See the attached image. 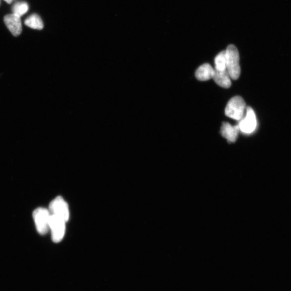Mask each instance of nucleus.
Returning a JSON list of instances; mask_svg holds the SVG:
<instances>
[{"instance_id": "1", "label": "nucleus", "mask_w": 291, "mask_h": 291, "mask_svg": "<svg viewBox=\"0 0 291 291\" xmlns=\"http://www.w3.org/2000/svg\"><path fill=\"white\" fill-rule=\"evenodd\" d=\"M225 56L227 71L232 79L237 80L240 74L239 54L237 48L230 44L225 50Z\"/></svg>"}, {"instance_id": "2", "label": "nucleus", "mask_w": 291, "mask_h": 291, "mask_svg": "<svg viewBox=\"0 0 291 291\" xmlns=\"http://www.w3.org/2000/svg\"><path fill=\"white\" fill-rule=\"evenodd\" d=\"M245 110L246 104L243 98L236 96L227 103L225 114L227 117L240 121L243 118Z\"/></svg>"}, {"instance_id": "3", "label": "nucleus", "mask_w": 291, "mask_h": 291, "mask_svg": "<svg viewBox=\"0 0 291 291\" xmlns=\"http://www.w3.org/2000/svg\"><path fill=\"white\" fill-rule=\"evenodd\" d=\"M50 217L51 214L46 208H37L34 212L33 218L36 229L42 235H46L50 230Z\"/></svg>"}, {"instance_id": "4", "label": "nucleus", "mask_w": 291, "mask_h": 291, "mask_svg": "<svg viewBox=\"0 0 291 291\" xmlns=\"http://www.w3.org/2000/svg\"><path fill=\"white\" fill-rule=\"evenodd\" d=\"M66 222L65 220L51 214L49 226L54 242H60L64 237Z\"/></svg>"}, {"instance_id": "5", "label": "nucleus", "mask_w": 291, "mask_h": 291, "mask_svg": "<svg viewBox=\"0 0 291 291\" xmlns=\"http://www.w3.org/2000/svg\"><path fill=\"white\" fill-rule=\"evenodd\" d=\"M49 211L50 214L65 220L66 222L69 220V206L65 200L61 197H57L50 203Z\"/></svg>"}, {"instance_id": "6", "label": "nucleus", "mask_w": 291, "mask_h": 291, "mask_svg": "<svg viewBox=\"0 0 291 291\" xmlns=\"http://www.w3.org/2000/svg\"><path fill=\"white\" fill-rule=\"evenodd\" d=\"M246 110V115L244 118L240 120L238 126L240 131L244 134H250L256 129V116L254 111L251 107H247Z\"/></svg>"}, {"instance_id": "7", "label": "nucleus", "mask_w": 291, "mask_h": 291, "mask_svg": "<svg viewBox=\"0 0 291 291\" xmlns=\"http://www.w3.org/2000/svg\"><path fill=\"white\" fill-rule=\"evenodd\" d=\"M4 21L12 35L17 36L21 34L22 30L21 17L14 14H9L4 17Z\"/></svg>"}, {"instance_id": "8", "label": "nucleus", "mask_w": 291, "mask_h": 291, "mask_svg": "<svg viewBox=\"0 0 291 291\" xmlns=\"http://www.w3.org/2000/svg\"><path fill=\"white\" fill-rule=\"evenodd\" d=\"M239 131L238 125L232 126L229 123L223 122L220 129V134L227 142L234 143L237 141Z\"/></svg>"}, {"instance_id": "9", "label": "nucleus", "mask_w": 291, "mask_h": 291, "mask_svg": "<svg viewBox=\"0 0 291 291\" xmlns=\"http://www.w3.org/2000/svg\"><path fill=\"white\" fill-rule=\"evenodd\" d=\"M218 85L227 88L231 85V77L227 71V69L223 71H218L214 69V73L212 78Z\"/></svg>"}, {"instance_id": "10", "label": "nucleus", "mask_w": 291, "mask_h": 291, "mask_svg": "<svg viewBox=\"0 0 291 291\" xmlns=\"http://www.w3.org/2000/svg\"><path fill=\"white\" fill-rule=\"evenodd\" d=\"M214 69L210 64L200 66L195 73V76L199 80L207 81L213 78Z\"/></svg>"}, {"instance_id": "11", "label": "nucleus", "mask_w": 291, "mask_h": 291, "mask_svg": "<svg viewBox=\"0 0 291 291\" xmlns=\"http://www.w3.org/2000/svg\"><path fill=\"white\" fill-rule=\"evenodd\" d=\"M27 26L30 28L41 30L44 27L42 19L37 14H33L29 16L24 22Z\"/></svg>"}, {"instance_id": "12", "label": "nucleus", "mask_w": 291, "mask_h": 291, "mask_svg": "<svg viewBox=\"0 0 291 291\" xmlns=\"http://www.w3.org/2000/svg\"><path fill=\"white\" fill-rule=\"evenodd\" d=\"M215 69L218 71H223L226 69L225 50L219 53L215 59Z\"/></svg>"}, {"instance_id": "13", "label": "nucleus", "mask_w": 291, "mask_h": 291, "mask_svg": "<svg viewBox=\"0 0 291 291\" xmlns=\"http://www.w3.org/2000/svg\"><path fill=\"white\" fill-rule=\"evenodd\" d=\"M29 9L28 4L25 2L16 3L12 7V14L21 17L26 14Z\"/></svg>"}, {"instance_id": "14", "label": "nucleus", "mask_w": 291, "mask_h": 291, "mask_svg": "<svg viewBox=\"0 0 291 291\" xmlns=\"http://www.w3.org/2000/svg\"><path fill=\"white\" fill-rule=\"evenodd\" d=\"M4 1L8 3H11L14 0H4Z\"/></svg>"}]
</instances>
